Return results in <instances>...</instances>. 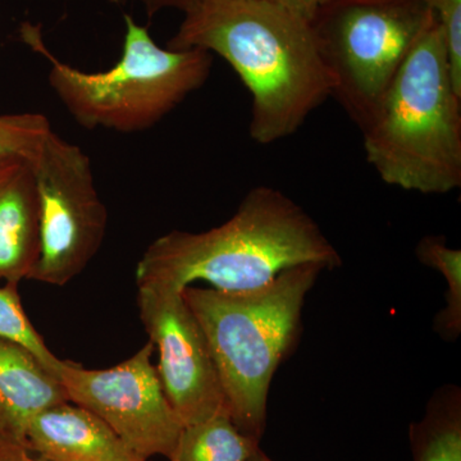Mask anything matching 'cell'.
I'll list each match as a JSON object with an SVG mask.
<instances>
[{
    "instance_id": "obj_1",
    "label": "cell",
    "mask_w": 461,
    "mask_h": 461,
    "mask_svg": "<svg viewBox=\"0 0 461 461\" xmlns=\"http://www.w3.org/2000/svg\"><path fill=\"white\" fill-rule=\"evenodd\" d=\"M223 58L251 95L249 133L269 145L294 135L332 98L333 78L311 23L258 0H200L185 14L168 50Z\"/></svg>"
},
{
    "instance_id": "obj_2",
    "label": "cell",
    "mask_w": 461,
    "mask_h": 461,
    "mask_svg": "<svg viewBox=\"0 0 461 461\" xmlns=\"http://www.w3.org/2000/svg\"><path fill=\"white\" fill-rule=\"evenodd\" d=\"M309 263L333 269L342 260L303 206L280 190L258 186L221 226L173 230L151 242L136 267V284L182 291L205 281L215 290L248 291Z\"/></svg>"
},
{
    "instance_id": "obj_3",
    "label": "cell",
    "mask_w": 461,
    "mask_h": 461,
    "mask_svg": "<svg viewBox=\"0 0 461 461\" xmlns=\"http://www.w3.org/2000/svg\"><path fill=\"white\" fill-rule=\"evenodd\" d=\"M360 131L387 185L437 195L461 186V89L436 14Z\"/></svg>"
},
{
    "instance_id": "obj_4",
    "label": "cell",
    "mask_w": 461,
    "mask_h": 461,
    "mask_svg": "<svg viewBox=\"0 0 461 461\" xmlns=\"http://www.w3.org/2000/svg\"><path fill=\"white\" fill-rule=\"evenodd\" d=\"M321 271L320 264H300L254 290H182L204 333L230 420L259 441L273 375L299 339L305 297Z\"/></svg>"
},
{
    "instance_id": "obj_5",
    "label": "cell",
    "mask_w": 461,
    "mask_h": 461,
    "mask_svg": "<svg viewBox=\"0 0 461 461\" xmlns=\"http://www.w3.org/2000/svg\"><path fill=\"white\" fill-rule=\"evenodd\" d=\"M122 56L102 72H84L60 62L42 41L39 26L25 23L23 41L50 62L51 89L86 129L140 132L156 126L208 80L212 53L199 48L158 47L145 26L124 14Z\"/></svg>"
},
{
    "instance_id": "obj_6",
    "label": "cell",
    "mask_w": 461,
    "mask_h": 461,
    "mask_svg": "<svg viewBox=\"0 0 461 461\" xmlns=\"http://www.w3.org/2000/svg\"><path fill=\"white\" fill-rule=\"evenodd\" d=\"M433 17L421 0H330L312 21L332 98L359 129Z\"/></svg>"
},
{
    "instance_id": "obj_7",
    "label": "cell",
    "mask_w": 461,
    "mask_h": 461,
    "mask_svg": "<svg viewBox=\"0 0 461 461\" xmlns=\"http://www.w3.org/2000/svg\"><path fill=\"white\" fill-rule=\"evenodd\" d=\"M39 203L38 262L29 280L65 286L98 253L107 230L89 157L50 130L32 162Z\"/></svg>"
},
{
    "instance_id": "obj_8",
    "label": "cell",
    "mask_w": 461,
    "mask_h": 461,
    "mask_svg": "<svg viewBox=\"0 0 461 461\" xmlns=\"http://www.w3.org/2000/svg\"><path fill=\"white\" fill-rule=\"evenodd\" d=\"M150 341L108 369H86L60 360L58 379L69 402L100 418L130 450L147 460L168 459L184 429L167 399Z\"/></svg>"
},
{
    "instance_id": "obj_9",
    "label": "cell",
    "mask_w": 461,
    "mask_h": 461,
    "mask_svg": "<svg viewBox=\"0 0 461 461\" xmlns=\"http://www.w3.org/2000/svg\"><path fill=\"white\" fill-rule=\"evenodd\" d=\"M138 290L142 324L149 341L159 354L158 375L182 426L229 414L204 333L182 291L159 287Z\"/></svg>"
},
{
    "instance_id": "obj_10",
    "label": "cell",
    "mask_w": 461,
    "mask_h": 461,
    "mask_svg": "<svg viewBox=\"0 0 461 461\" xmlns=\"http://www.w3.org/2000/svg\"><path fill=\"white\" fill-rule=\"evenodd\" d=\"M26 447L44 461H147L95 414L71 402L57 403L33 418Z\"/></svg>"
},
{
    "instance_id": "obj_11",
    "label": "cell",
    "mask_w": 461,
    "mask_h": 461,
    "mask_svg": "<svg viewBox=\"0 0 461 461\" xmlns=\"http://www.w3.org/2000/svg\"><path fill=\"white\" fill-rule=\"evenodd\" d=\"M65 402V387L53 373L25 348L0 339V442L26 447L33 418Z\"/></svg>"
},
{
    "instance_id": "obj_12",
    "label": "cell",
    "mask_w": 461,
    "mask_h": 461,
    "mask_svg": "<svg viewBox=\"0 0 461 461\" xmlns=\"http://www.w3.org/2000/svg\"><path fill=\"white\" fill-rule=\"evenodd\" d=\"M39 203L32 163L0 171V280H29L38 262Z\"/></svg>"
},
{
    "instance_id": "obj_13",
    "label": "cell",
    "mask_w": 461,
    "mask_h": 461,
    "mask_svg": "<svg viewBox=\"0 0 461 461\" xmlns=\"http://www.w3.org/2000/svg\"><path fill=\"white\" fill-rule=\"evenodd\" d=\"M412 461H461V391H435L420 420L409 429Z\"/></svg>"
},
{
    "instance_id": "obj_14",
    "label": "cell",
    "mask_w": 461,
    "mask_h": 461,
    "mask_svg": "<svg viewBox=\"0 0 461 461\" xmlns=\"http://www.w3.org/2000/svg\"><path fill=\"white\" fill-rule=\"evenodd\" d=\"M259 439L245 435L229 414L185 426L168 461H251Z\"/></svg>"
},
{
    "instance_id": "obj_15",
    "label": "cell",
    "mask_w": 461,
    "mask_h": 461,
    "mask_svg": "<svg viewBox=\"0 0 461 461\" xmlns=\"http://www.w3.org/2000/svg\"><path fill=\"white\" fill-rule=\"evenodd\" d=\"M421 264L436 269L447 282L446 306L435 318V330L445 341H455L461 332V251L446 244L442 236H424L415 249Z\"/></svg>"
},
{
    "instance_id": "obj_16",
    "label": "cell",
    "mask_w": 461,
    "mask_h": 461,
    "mask_svg": "<svg viewBox=\"0 0 461 461\" xmlns=\"http://www.w3.org/2000/svg\"><path fill=\"white\" fill-rule=\"evenodd\" d=\"M51 130L41 113L0 114V171L32 163Z\"/></svg>"
},
{
    "instance_id": "obj_17",
    "label": "cell",
    "mask_w": 461,
    "mask_h": 461,
    "mask_svg": "<svg viewBox=\"0 0 461 461\" xmlns=\"http://www.w3.org/2000/svg\"><path fill=\"white\" fill-rule=\"evenodd\" d=\"M0 339L25 348L57 377L60 359L51 353L38 330L33 329L21 304L16 285L5 284L0 287Z\"/></svg>"
},
{
    "instance_id": "obj_18",
    "label": "cell",
    "mask_w": 461,
    "mask_h": 461,
    "mask_svg": "<svg viewBox=\"0 0 461 461\" xmlns=\"http://www.w3.org/2000/svg\"><path fill=\"white\" fill-rule=\"evenodd\" d=\"M436 14L444 32L454 80L461 89V0H421Z\"/></svg>"
},
{
    "instance_id": "obj_19",
    "label": "cell",
    "mask_w": 461,
    "mask_h": 461,
    "mask_svg": "<svg viewBox=\"0 0 461 461\" xmlns=\"http://www.w3.org/2000/svg\"><path fill=\"white\" fill-rule=\"evenodd\" d=\"M258 2L268 3L276 7L285 9L295 16L303 18L311 23L324 5L330 0H258Z\"/></svg>"
},
{
    "instance_id": "obj_20",
    "label": "cell",
    "mask_w": 461,
    "mask_h": 461,
    "mask_svg": "<svg viewBox=\"0 0 461 461\" xmlns=\"http://www.w3.org/2000/svg\"><path fill=\"white\" fill-rule=\"evenodd\" d=\"M108 2L113 3V5H124V3L132 2V0H108ZM133 2H139L144 5L149 17H151L162 9L167 8L180 9L184 14H186L190 9L195 7L200 0H133Z\"/></svg>"
},
{
    "instance_id": "obj_21",
    "label": "cell",
    "mask_w": 461,
    "mask_h": 461,
    "mask_svg": "<svg viewBox=\"0 0 461 461\" xmlns=\"http://www.w3.org/2000/svg\"><path fill=\"white\" fill-rule=\"evenodd\" d=\"M0 461H44L33 457L26 447L23 446L5 444L0 442Z\"/></svg>"
},
{
    "instance_id": "obj_22",
    "label": "cell",
    "mask_w": 461,
    "mask_h": 461,
    "mask_svg": "<svg viewBox=\"0 0 461 461\" xmlns=\"http://www.w3.org/2000/svg\"><path fill=\"white\" fill-rule=\"evenodd\" d=\"M251 461H273L271 457L267 456L266 454L263 453L262 448L256 455H254L253 459Z\"/></svg>"
}]
</instances>
